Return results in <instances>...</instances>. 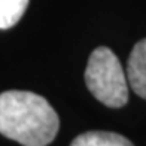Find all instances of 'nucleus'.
I'll list each match as a JSON object with an SVG mask.
<instances>
[{"instance_id": "f257e3e1", "label": "nucleus", "mask_w": 146, "mask_h": 146, "mask_svg": "<svg viewBox=\"0 0 146 146\" xmlns=\"http://www.w3.org/2000/svg\"><path fill=\"white\" fill-rule=\"evenodd\" d=\"M60 119L46 98L31 91L0 94V134L23 146H46L55 139Z\"/></svg>"}, {"instance_id": "f03ea898", "label": "nucleus", "mask_w": 146, "mask_h": 146, "mask_svg": "<svg viewBox=\"0 0 146 146\" xmlns=\"http://www.w3.org/2000/svg\"><path fill=\"white\" fill-rule=\"evenodd\" d=\"M90 92L108 108H122L128 102V79L118 57L106 46L91 52L85 69Z\"/></svg>"}, {"instance_id": "7ed1b4c3", "label": "nucleus", "mask_w": 146, "mask_h": 146, "mask_svg": "<svg viewBox=\"0 0 146 146\" xmlns=\"http://www.w3.org/2000/svg\"><path fill=\"white\" fill-rule=\"evenodd\" d=\"M125 73L130 88L146 100V39H142L134 45L128 57Z\"/></svg>"}, {"instance_id": "20e7f679", "label": "nucleus", "mask_w": 146, "mask_h": 146, "mask_svg": "<svg viewBox=\"0 0 146 146\" xmlns=\"http://www.w3.org/2000/svg\"><path fill=\"white\" fill-rule=\"evenodd\" d=\"M70 146H134L127 137L110 131H87L79 134Z\"/></svg>"}, {"instance_id": "39448f33", "label": "nucleus", "mask_w": 146, "mask_h": 146, "mask_svg": "<svg viewBox=\"0 0 146 146\" xmlns=\"http://www.w3.org/2000/svg\"><path fill=\"white\" fill-rule=\"evenodd\" d=\"M29 0H0V30L11 29L21 19Z\"/></svg>"}]
</instances>
